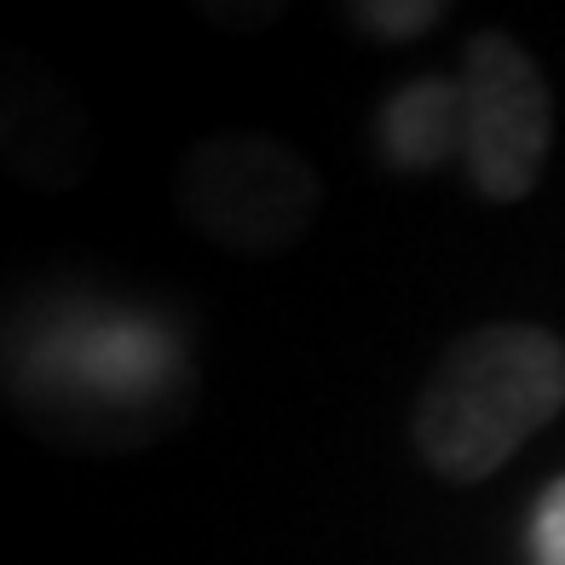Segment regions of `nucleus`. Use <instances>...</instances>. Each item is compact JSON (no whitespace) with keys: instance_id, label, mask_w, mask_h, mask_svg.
I'll return each mask as SVG.
<instances>
[{"instance_id":"nucleus-1","label":"nucleus","mask_w":565,"mask_h":565,"mask_svg":"<svg viewBox=\"0 0 565 565\" xmlns=\"http://www.w3.org/2000/svg\"><path fill=\"white\" fill-rule=\"evenodd\" d=\"M565 409V341L536 323H484L445 347L409 409V445L445 484L508 468Z\"/></svg>"},{"instance_id":"nucleus-2","label":"nucleus","mask_w":565,"mask_h":565,"mask_svg":"<svg viewBox=\"0 0 565 565\" xmlns=\"http://www.w3.org/2000/svg\"><path fill=\"white\" fill-rule=\"evenodd\" d=\"M173 209L209 248L237 260H277L318 225L323 173L289 139L225 127L173 162Z\"/></svg>"},{"instance_id":"nucleus-3","label":"nucleus","mask_w":565,"mask_h":565,"mask_svg":"<svg viewBox=\"0 0 565 565\" xmlns=\"http://www.w3.org/2000/svg\"><path fill=\"white\" fill-rule=\"evenodd\" d=\"M461 168L484 202H520L536 191L554 145V98L536 58L502 30L461 46Z\"/></svg>"},{"instance_id":"nucleus-4","label":"nucleus","mask_w":565,"mask_h":565,"mask_svg":"<svg viewBox=\"0 0 565 565\" xmlns=\"http://www.w3.org/2000/svg\"><path fill=\"white\" fill-rule=\"evenodd\" d=\"M98 168L93 105L64 70L30 46L0 41V173L30 191H82Z\"/></svg>"},{"instance_id":"nucleus-5","label":"nucleus","mask_w":565,"mask_h":565,"mask_svg":"<svg viewBox=\"0 0 565 565\" xmlns=\"http://www.w3.org/2000/svg\"><path fill=\"white\" fill-rule=\"evenodd\" d=\"M375 145L398 173H433L461 157V87L456 75H422L404 82L375 110Z\"/></svg>"},{"instance_id":"nucleus-6","label":"nucleus","mask_w":565,"mask_h":565,"mask_svg":"<svg viewBox=\"0 0 565 565\" xmlns=\"http://www.w3.org/2000/svg\"><path fill=\"white\" fill-rule=\"evenodd\" d=\"M445 18L450 7H439V0H347L341 7L347 30L364 41H381V46H409V41L433 35Z\"/></svg>"},{"instance_id":"nucleus-7","label":"nucleus","mask_w":565,"mask_h":565,"mask_svg":"<svg viewBox=\"0 0 565 565\" xmlns=\"http://www.w3.org/2000/svg\"><path fill=\"white\" fill-rule=\"evenodd\" d=\"M196 23L209 30H225V35H254V30H271L289 12V0H196Z\"/></svg>"},{"instance_id":"nucleus-8","label":"nucleus","mask_w":565,"mask_h":565,"mask_svg":"<svg viewBox=\"0 0 565 565\" xmlns=\"http://www.w3.org/2000/svg\"><path fill=\"white\" fill-rule=\"evenodd\" d=\"M531 559L536 565H565V479H554L531 513Z\"/></svg>"}]
</instances>
